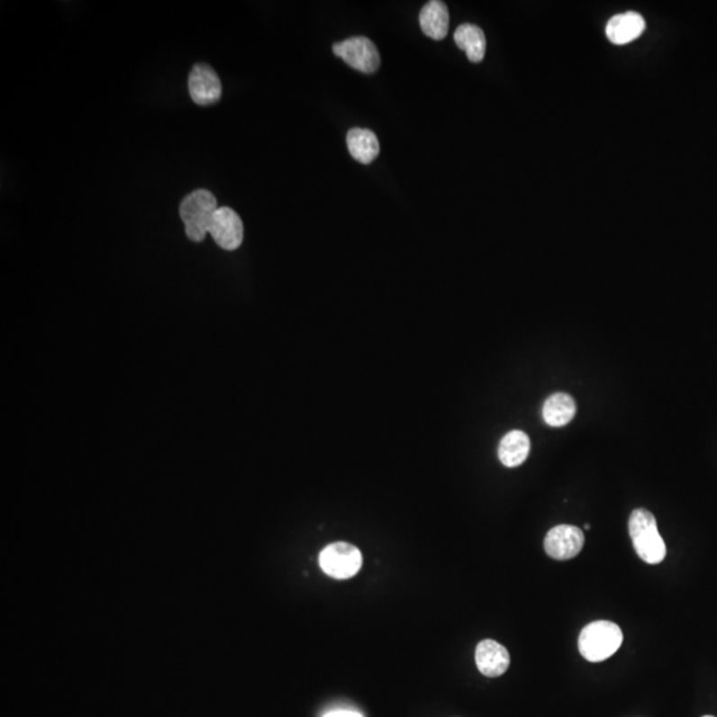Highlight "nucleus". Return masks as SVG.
I'll list each match as a JSON object with an SVG mask.
<instances>
[{
    "mask_svg": "<svg viewBox=\"0 0 717 717\" xmlns=\"http://www.w3.org/2000/svg\"><path fill=\"white\" fill-rule=\"evenodd\" d=\"M209 234L223 250H237L243 242L242 220L231 207H218L210 222Z\"/></svg>",
    "mask_w": 717,
    "mask_h": 717,
    "instance_id": "obj_7",
    "label": "nucleus"
},
{
    "mask_svg": "<svg viewBox=\"0 0 717 717\" xmlns=\"http://www.w3.org/2000/svg\"><path fill=\"white\" fill-rule=\"evenodd\" d=\"M217 210V198L209 190L198 189L187 195L179 205L186 237L193 242H203Z\"/></svg>",
    "mask_w": 717,
    "mask_h": 717,
    "instance_id": "obj_3",
    "label": "nucleus"
},
{
    "mask_svg": "<svg viewBox=\"0 0 717 717\" xmlns=\"http://www.w3.org/2000/svg\"><path fill=\"white\" fill-rule=\"evenodd\" d=\"M189 94L197 105L207 106L220 102L222 86L217 72L207 64L193 67L189 75Z\"/></svg>",
    "mask_w": 717,
    "mask_h": 717,
    "instance_id": "obj_8",
    "label": "nucleus"
},
{
    "mask_svg": "<svg viewBox=\"0 0 717 717\" xmlns=\"http://www.w3.org/2000/svg\"><path fill=\"white\" fill-rule=\"evenodd\" d=\"M363 564L360 550L351 543L335 542L326 546L319 556V565L327 576L349 579L357 576Z\"/></svg>",
    "mask_w": 717,
    "mask_h": 717,
    "instance_id": "obj_4",
    "label": "nucleus"
},
{
    "mask_svg": "<svg viewBox=\"0 0 717 717\" xmlns=\"http://www.w3.org/2000/svg\"><path fill=\"white\" fill-rule=\"evenodd\" d=\"M585 545L584 531L576 526L559 525L546 534L543 548L556 561H568L581 553Z\"/></svg>",
    "mask_w": 717,
    "mask_h": 717,
    "instance_id": "obj_6",
    "label": "nucleus"
},
{
    "mask_svg": "<svg viewBox=\"0 0 717 717\" xmlns=\"http://www.w3.org/2000/svg\"><path fill=\"white\" fill-rule=\"evenodd\" d=\"M347 147L357 161L368 165L380 153L379 139L369 129L354 128L347 133Z\"/></svg>",
    "mask_w": 717,
    "mask_h": 717,
    "instance_id": "obj_12",
    "label": "nucleus"
},
{
    "mask_svg": "<svg viewBox=\"0 0 717 717\" xmlns=\"http://www.w3.org/2000/svg\"><path fill=\"white\" fill-rule=\"evenodd\" d=\"M476 665L486 676L498 677L508 671L511 666V655L503 644L486 640L480 641L476 649Z\"/></svg>",
    "mask_w": 717,
    "mask_h": 717,
    "instance_id": "obj_9",
    "label": "nucleus"
},
{
    "mask_svg": "<svg viewBox=\"0 0 717 717\" xmlns=\"http://www.w3.org/2000/svg\"><path fill=\"white\" fill-rule=\"evenodd\" d=\"M455 41L458 49L467 53L472 63L483 61L486 52V33L475 24H461L456 30Z\"/></svg>",
    "mask_w": 717,
    "mask_h": 717,
    "instance_id": "obj_15",
    "label": "nucleus"
},
{
    "mask_svg": "<svg viewBox=\"0 0 717 717\" xmlns=\"http://www.w3.org/2000/svg\"><path fill=\"white\" fill-rule=\"evenodd\" d=\"M646 30L643 16L637 13L621 14L610 19L606 27V35L616 46L631 43L640 38Z\"/></svg>",
    "mask_w": 717,
    "mask_h": 717,
    "instance_id": "obj_10",
    "label": "nucleus"
},
{
    "mask_svg": "<svg viewBox=\"0 0 717 717\" xmlns=\"http://www.w3.org/2000/svg\"><path fill=\"white\" fill-rule=\"evenodd\" d=\"M531 447V439L525 432L512 431L501 440L500 447H498V458L505 467H520L528 458Z\"/></svg>",
    "mask_w": 717,
    "mask_h": 717,
    "instance_id": "obj_13",
    "label": "nucleus"
},
{
    "mask_svg": "<svg viewBox=\"0 0 717 717\" xmlns=\"http://www.w3.org/2000/svg\"><path fill=\"white\" fill-rule=\"evenodd\" d=\"M629 531L641 561L658 565L666 558V543L658 531L657 520L651 512L635 509L630 515Z\"/></svg>",
    "mask_w": 717,
    "mask_h": 717,
    "instance_id": "obj_1",
    "label": "nucleus"
},
{
    "mask_svg": "<svg viewBox=\"0 0 717 717\" xmlns=\"http://www.w3.org/2000/svg\"><path fill=\"white\" fill-rule=\"evenodd\" d=\"M704 717H713V716H704Z\"/></svg>",
    "mask_w": 717,
    "mask_h": 717,
    "instance_id": "obj_18",
    "label": "nucleus"
},
{
    "mask_svg": "<svg viewBox=\"0 0 717 717\" xmlns=\"http://www.w3.org/2000/svg\"><path fill=\"white\" fill-rule=\"evenodd\" d=\"M420 27L428 38L442 41L449 31V11L447 5L440 0L428 2L419 16Z\"/></svg>",
    "mask_w": 717,
    "mask_h": 717,
    "instance_id": "obj_11",
    "label": "nucleus"
},
{
    "mask_svg": "<svg viewBox=\"0 0 717 717\" xmlns=\"http://www.w3.org/2000/svg\"><path fill=\"white\" fill-rule=\"evenodd\" d=\"M323 717H363L358 711L352 710H333L327 712Z\"/></svg>",
    "mask_w": 717,
    "mask_h": 717,
    "instance_id": "obj_16",
    "label": "nucleus"
},
{
    "mask_svg": "<svg viewBox=\"0 0 717 717\" xmlns=\"http://www.w3.org/2000/svg\"><path fill=\"white\" fill-rule=\"evenodd\" d=\"M333 53L343 59L349 67L363 74H374L380 66V53L374 41L364 36H355L333 44Z\"/></svg>",
    "mask_w": 717,
    "mask_h": 717,
    "instance_id": "obj_5",
    "label": "nucleus"
},
{
    "mask_svg": "<svg viewBox=\"0 0 717 717\" xmlns=\"http://www.w3.org/2000/svg\"><path fill=\"white\" fill-rule=\"evenodd\" d=\"M585 529H586V531H589V529H590L589 523H586V526H585Z\"/></svg>",
    "mask_w": 717,
    "mask_h": 717,
    "instance_id": "obj_17",
    "label": "nucleus"
},
{
    "mask_svg": "<svg viewBox=\"0 0 717 717\" xmlns=\"http://www.w3.org/2000/svg\"><path fill=\"white\" fill-rule=\"evenodd\" d=\"M576 413V405L573 397L567 394L551 395L548 397L542 408V416L546 424L550 427H564L574 419Z\"/></svg>",
    "mask_w": 717,
    "mask_h": 717,
    "instance_id": "obj_14",
    "label": "nucleus"
},
{
    "mask_svg": "<svg viewBox=\"0 0 717 717\" xmlns=\"http://www.w3.org/2000/svg\"><path fill=\"white\" fill-rule=\"evenodd\" d=\"M623 643V632L618 624L596 621L587 624L578 640L579 652L591 663L604 662L615 654Z\"/></svg>",
    "mask_w": 717,
    "mask_h": 717,
    "instance_id": "obj_2",
    "label": "nucleus"
}]
</instances>
